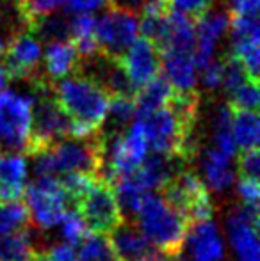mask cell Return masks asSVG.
I'll return each instance as SVG.
<instances>
[{"label":"cell","instance_id":"obj_18","mask_svg":"<svg viewBox=\"0 0 260 261\" xmlns=\"http://www.w3.org/2000/svg\"><path fill=\"white\" fill-rule=\"evenodd\" d=\"M27 185V164L18 153H0V203L23 197Z\"/></svg>","mask_w":260,"mask_h":261},{"label":"cell","instance_id":"obj_43","mask_svg":"<svg viewBox=\"0 0 260 261\" xmlns=\"http://www.w3.org/2000/svg\"><path fill=\"white\" fill-rule=\"evenodd\" d=\"M143 261H168V256H164L162 252H159V251H157L155 254L148 256V258H146V259H143Z\"/></svg>","mask_w":260,"mask_h":261},{"label":"cell","instance_id":"obj_12","mask_svg":"<svg viewBox=\"0 0 260 261\" xmlns=\"http://www.w3.org/2000/svg\"><path fill=\"white\" fill-rule=\"evenodd\" d=\"M4 68L9 79L29 80L38 73V64L41 59L39 39L29 32L16 34L4 48Z\"/></svg>","mask_w":260,"mask_h":261},{"label":"cell","instance_id":"obj_38","mask_svg":"<svg viewBox=\"0 0 260 261\" xmlns=\"http://www.w3.org/2000/svg\"><path fill=\"white\" fill-rule=\"evenodd\" d=\"M66 13L77 14V13H94L107 6V0H64Z\"/></svg>","mask_w":260,"mask_h":261},{"label":"cell","instance_id":"obj_7","mask_svg":"<svg viewBox=\"0 0 260 261\" xmlns=\"http://www.w3.org/2000/svg\"><path fill=\"white\" fill-rule=\"evenodd\" d=\"M32 130V96L0 91V153H25Z\"/></svg>","mask_w":260,"mask_h":261},{"label":"cell","instance_id":"obj_31","mask_svg":"<svg viewBox=\"0 0 260 261\" xmlns=\"http://www.w3.org/2000/svg\"><path fill=\"white\" fill-rule=\"evenodd\" d=\"M230 109L257 110L258 109V80H244L241 86L228 93Z\"/></svg>","mask_w":260,"mask_h":261},{"label":"cell","instance_id":"obj_19","mask_svg":"<svg viewBox=\"0 0 260 261\" xmlns=\"http://www.w3.org/2000/svg\"><path fill=\"white\" fill-rule=\"evenodd\" d=\"M43 64H45V73L49 80L56 82V80L79 71L82 59L69 39H61V41H50L46 45Z\"/></svg>","mask_w":260,"mask_h":261},{"label":"cell","instance_id":"obj_13","mask_svg":"<svg viewBox=\"0 0 260 261\" xmlns=\"http://www.w3.org/2000/svg\"><path fill=\"white\" fill-rule=\"evenodd\" d=\"M118 62L135 89L160 73V52L146 38H135V41L123 52Z\"/></svg>","mask_w":260,"mask_h":261},{"label":"cell","instance_id":"obj_1","mask_svg":"<svg viewBox=\"0 0 260 261\" xmlns=\"http://www.w3.org/2000/svg\"><path fill=\"white\" fill-rule=\"evenodd\" d=\"M198 105L200 94L196 91H175L166 105L157 109L145 119H139L145 128L150 151L177 156L184 164H189L196 153L195 126Z\"/></svg>","mask_w":260,"mask_h":261},{"label":"cell","instance_id":"obj_36","mask_svg":"<svg viewBox=\"0 0 260 261\" xmlns=\"http://www.w3.org/2000/svg\"><path fill=\"white\" fill-rule=\"evenodd\" d=\"M171 7L180 13H184L185 16H189L191 20L198 21L201 16L210 11L212 0H170Z\"/></svg>","mask_w":260,"mask_h":261},{"label":"cell","instance_id":"obj_4","mask_svg":"<svg viewBox=\"0 0 260 261\" xmlns=\"http://www.w3.org/2000/svg\"><path fill=\"white\" fill-rule=\"evenodd\" d=\"M135 224L150 244L164 256H175L184 251L189 224L162 199L157 190L145 194Z\"/></svg>","mask_w":260,"mask_h":261},{"label":"cell","instance_id":"obj_2","mask_svg":"<svg viewBox=\"0 0 260 261\" xmlns=\"http://www.w3.org/2000/svg\"><path fill=\"white\" fill-rule=\"evenodd\" d=\"M52 94L73 121V135H91L102 130L107 117L109 93L93 75L75 71L52 82Z\"/></svg>","mask_w":260,"mask_h":261},{"label":"cell","instance_id":"obj_14","mask_svg":"<svg viewBox=\"0 0 260 261\" xmlns=\"http://www.w3.org/2000/svg\"><path fill=\"white\" fill-rule=\"evenodd\" d=\"M160 71L178 93L196 91L195 50L162 48L160 50Z\"/></svg>","mask_w":260,"mask_h":261},{"label":"cell","instance_id":"obj_41","mask_svg":"<svg viewBox=\"0 0 260 261\" xmlns=\"http://www.w3.org/2000/svg\"><path fill=\"white\" fill-rule=\"evenodd\" d=\"M146 2H148V0H107V6L118 7V9H125V11H130V13L137 14Z\"/></svg>","mask_w":260,"mask_h":261},{"label":"cell","instance_id":"obj_45","mask_svg":"<svg viewBox=\"0 0 260 261\" xmlns=\"http://www.w3.org/2000/svg\"><path fill=\"white\" fill-rule=\"evenodd\" d=\"M32 261H46V259H45V254H43V249L38 252V254L34 256V259H32Z\"/></svg>","mask_w":260,"mask_h":261},{"label":"cell","instance_id":"obj_24","mask_svg":"<svg viewBox=\"0 0 260 261\" xmlns=\"http://www.w3.org/2000/svg\"><path fill=\"white\" fill-rule=\"evenodd\" d=\"M232 110V137L239 149H250L258 146L260 121L257 110Z\"/></svg>","mask_w":260,"mask_h":261},{"label":"cell","instance_id":"obj_8","mask_svg":"<svg viewBox=\"0 0 260 261\" xmlns=\"http://www.w3.org/2000/svg\"><path fill=\"white\" fill-rule=\"evenodd\" d=\"M87 229L93 233L109 234L123 222L122 210L116 199L114 189L104 178H98L79 199L73 203Z\"/></svg>","mask_w":260,"mask_h":261},{"label":"cell","instance_id":"obj_37","mask_svg":"<svg viewBox=\"0 0 260 261\" xmlns=\"http://www.w3.org/2000/svg\"><path fill=\"white\" fill-rule=\"evenodd\" d=\"M221 75H223V61H214V59H212V61L201 69L203 84H205V87L210 91L221 87Z\"/></svg>","mask_w":260,"mask_h":261},{"label":"cell","instance_id":"obj_20","mask_svg":"<svg viewBox=\"0 0 260 261\" xmlns=\"http://www.w3.org/2000/svg\"><path fill=\"white\" fill-rule=\"evenodd\" d=\"M175 94V89L168 79L162 75V71L157 76H153L150 82L141 86L134 94V110H135V119H145L157 109L164 107L168 103L171 96Z\"/></svg>","mask_w":260,"mask_h":261},{"label":"cell","instance_id":"obj_17","mask_svg":"<svg viewBox=\"0 0 260 261\" xmlns=\"http://www.w3.org/2000/svg\"><path fill=\"white\" fill-rule=\"evenodd\" d=\"M228 25L230 16L225 13H207L198 20V27H195V64L198 71H201L214 59V48L221 39V36L228 31Z\"/></svg>","mask_w":260,"mask_h":261},{"label":"cell","instance_id":"obj_9","mask_svg":"<svg viewBox=\"0 0 260 261\" xmlns=\"http://www.w3.org/2000/svg\"><path fill=\"white\" fill-rule=\"evenodd\" d=\"M98 54L112 61H120L139 34V18L135 13L111 7L94 23Z\"/></svg>","mask_w":260,"mask_h":261},{"label":"cell","instance_id":"obj_29","mask_svg":"<svg viewBox=\"0 0 260 261\" xmlns=\"http://www.w3.org/2000/svg\"><path fill=\"white\" fill-rule=\"evenodd\" d=\"M134 96H127V94H111L109 96L105 121L112 124V132H118V128L127 126L134 119Z\"/></svg>","mask_w":260,"mask_h":261},{"label":"cell","instance_id":"obj_23","mask_svg":"<svg viewBox=\"0 0 260 261\" xmlns=\"http://www.w3.org/2000/svg\"><path fill=\"white\" fill-rule=\"evenodd\" d=\"M39 251L29 226L0 237V261H32Z\"/></svg>","mask_w":260,"mask_h":261},{"label":"cell","instance_id":"obj_11","mask_svg":"<svg viewBox=\"0 0 260 261\" xmlns=\"http://www.w3.org/2000/svg\"><path fill=\"white\" fill-rule=\"evenodd\" d=\"M228 27L230 32H232V55H235L243 62L250 79L258 80L260 75L258 16H230Z\"/></svg>","mask_w":260,"mask_h":261},{"label":"cell","instance_id":"obj_40","mask_svg":"<svg viewBox=\"0 0 260 261\" xmlns=\"http://www.w3.org/2000/svg\"><path fill=\"white\" fill-rule=\"evenodd\" d=\"M260 0H232L230 16H258Z\"/></svg>","mask_w":260,"mask_h":261},{"label":"cell","instance_id":"obj_15","mask_svg":"<svg viewBox=\"0 0 260 261\" xmlns=\"http://www.w3.org/2000/svg\"><path fill=\"white\" fill-rule=\"evenodd\" d=\"M185 240L191 261H223L225 258V244L218 224L212 219L191 224Z\"/></svg>","mask_w":260,"mask_h":261},{"label":"cell","instance_id":"obj_27","mask_svg":"<svg viewBox=\"0 0 260 261\" xmlns=\"http://www.w3.org/2000/svg\"><path fill=\"white\" fill-rule=\"evenodd\" d=\"M29 31L43 41H61V39H69V23L63 16L50 13L46 16H41L29 27Z\"/></svg>","mask_w":260,"mask_h":261},{"label":"cell","instance_id":"obj_28","mask_svg":"<svg viewBox=\"0 0 260 261\" xmlns=\"http://www.w3.org/2000/svg\"><path fill=\"white\" fill-rule=\"evenodd\" d=\"M29 222L31 219H29L27 206L21 199L0 203V237L23 229L29 226Z\"/></svg>","mask_w":260,"mask_h":261},{"label":"cell","instance_id":"obj_10","mask_svg":"<svg viewBox=\"0 0 260 261\" xmlns=\"http://www.w3.org/2000/svg\"><path fill=\"white\" fill-rule=\"evenodd\" d=\"M226 231L237 261H258V208L233 206L226 220Z\"/></svg>","mask_w":260,"mask_h":261},{"label":"cell","instance_id":"obj_30","mask_svg":"<svg viewBox=\"0 0 260 261\" xmlns=\"http://www.w3.org/2000/svg\"><path fill=\"white\" fill-rule=\"evenodd\" d=\"M14 4H16L18 16L27 23V27H31L41 16L56 13L64 4V0H14Z\"/></svg>","mask_w":260,"mask_h":261},{"label":"cell","instance_id":"obj_3","mask_svg":"<svg viewBox=\"0 0 260 261\" xmlns=\"http://www.w3.org/2000/svg\"><path fill=\"white\" fill-rule=\"evenodd\" d=\"M105 155V135L100 132L91 135H69L59 139L45 151L34 155L36 176H59L69 172L102 174ZM102 178V176H100Z\"/></svg>","mask_w":260,"mask_h":261},{"label":"cell","instance_id":"obj_39","mask_svg":"<svg viewBox=\"0 0 260 261\" xmlns=\"http://www.w3.org/2000/svg\"><path fill=\"white\" fill-rule=\"evenodd\" d=\"M46 261H79L75 254V249L69 247L68 244H57L52 245L50 249H43Z\"/></svg>","mask_w":260,"mask_h":261},{"label":"cell","instance_id":"obj_26","mask_svg":"<svg viewBox=\"0 0 260 261\" xmlns=\"http://www.w3.org/2000/svg\"><path fill=\"white\" fill-rule=\"evenodd\" d=\"M214 148L223 155L233 158L235 156V142L232 137V110L228 105H223L218 110L214 119Z\"/></svg>","mask_w":260,"mask_h":261},{"label":"cell","instance_id":"obj_21","mask_svg":"<svg viewBox=\"0 0 260 261\" xmlns=\"http://www.w3.org/2000/svg\"><path fill=\"white\" fill-rule=\"evenodd\" d=\"M232 158L223 155L216 148H210L203 158V183L214 194L225 196L235 183V171L230 165Z\"/></svg>","mask_w":260,"mask_h":261},{"label":"cell","instance_id":"obj_35","mask_svg":"<svg viewBox=\"0 0 260 261\" xmlns=\"http://www.w3.org/2000/svg\"><path fill=\"white\" fill-rule=\"evenodd\" d=\"M237 160H239V176L258 179V172H260L258 146L257 148H250V149H241Z\"/></svg>","mask_w":260,"mask_h":261},{"label":"cell","instance_id":"obj_32","mask_svg":"<svg viewBox=\"0 0 260 261\" xmlns=\"http://www.w3.org/2000/svg\"><path fill=\"white\" fill-rule=\"evenodd\" d=\"M61 233H63L64 244H68L69 247L75 249L77 245L82 242V238L87 234V226L82 220V217L77 213L75 208H68L64 213V217L61 219Z\"/></svg>","mask_w":260,"mask_h":261},{"label":"cell","instance_id":"obj_46","mask_svg":"<svg viewBox=\"0 0 260 261\" xmlns=\"http://www.w3.org/2000/svg\"><path fill=\"white\" fill-rule=\"evenodd\" d=\"M2 54H4V41H2V38H0V57H2Z\"/></svg>","mask_w":260,"mask_h":261},{"label":"cell","instance_id":"obj_6","mask_svg":"<svg viewBox=\"0 0 260 261\" xmlns=\"http://www.w3.org/2000/svg\"><path fill=\"white\" fill-rule=\"evenodd\" d=\"M29 219L38 229H50L57 226L69 206V197L63 183L56 176H36L23 190Z\"/></svg>","mask_w":260,"mask_h":261},{"label":"cell","instance_id":"obj_16","mask_svg":"<svg viewBox=\"0 0 260 261\" xmlns=\"http://www.w3.org/2000/svg\"><path fill=\"white\" fill-rule=\"evenodd\" d=\"M116 261H143L155 254L157 249L141 233L135 222L123 220L112 233L107 234Z\"/></svg>","mask_w":260,"mask_h":261},{"label":"cell","instance_id":"obj_5","mask_svg":"<svg viewBox=\"0 0 260 261\" xmlns=\"http://www.w3.org/2000/svg\"><path fill=\"white\" fill-rule=\"evenodd\" d=\"M157 192L175 212L184 217L189 226L200 220L212 219L214 215V203H212L210 192L203 179L193 171L180 169Z\"/></svg>","mask_w":260,"mask_h":261},{"label":"cell","instance_id":"obj_44","mask_svg":"<svg viewBox=\"0 0 260 261\" xmlns=\"http://www.w3.org/2000/svg\"><path fill=\"white\" fill-rule=\"evenodd\" d=\"M168 261H191V259H189L187 256H184V251H182L175 256H168Z\"/></svg>","mask_w":260,"mask_h":261},{"label":"cell","instance_id":"obj_25","mask_svg":"<svg viewBox=\"0 0 260 261\" xmlns=\"http://www.w3.org/2000/svg\"><path fill=\"white\" fill-rule=\"evenodd\" d=\"M75 249L79 261H116L114 251H112L107 234L91 231L82 238V242Z\"/></svg>","mask_w":260,"mask_h":261},{"label":"cell","instance_id":"obj_22","mask_svg":"<svg viewBox=\"0 0 260 261\" xmlns=\"http://www.w3.org/2000/svg\"><path fill=\"white\" fill-rule=\"evenodd\" d=\"M69 23V41L79 52L80 59L86 61L98 54L97 34H94V23L97 18L93 13H77L72 16Z\"/></svg>","mask_w":260,"mask_h":261},{"label":"cell","instance_id":"obj_42","mask_svg":"<svg viewBox=\"0 0 260 261\" xmlns=\"http://www.w3.org/2000/svg\"><path fill=\"white\" fill-rule=\"evenodd\" d=\"M9 75H7L6 68H4V64H0V91H4L7 87V84H9Z\"/></svg>","mask_w":260,"mask_h":261},{"label":"cell","instance_id":"obj_33","mask_svg":"<svg viewBox=\"0 0 260 261\" xmlns=\"http://www.w3.org/2000/svg\"><path fill=\"white\" fill-rule=\"evenodd\" d=\"M223 61V75H221V87L226 91V94L230 91H233L237 86L244 82V80L250 79L246 68L243 66V62L235 57V55L228 54L221 59ZM253 80V79H251Z\"/></svg>","mask_w":260,"mask_h":261},{"label":"cell","instance_id":"obj_34","mask_svg":"<svg viewBox=\"0 0 260 261\" xmlns=\"http://www.w3.org/2000/svg\"><path fill=\"white\" fill-rule=\"evenodd\" d=\"M235 187H237V196H239V199H241V204L251 206V208H258V199H260L258 179L243 178V176H239Z\"/></svg>","mask_w":260,"mask_h":261}]
</instances>
